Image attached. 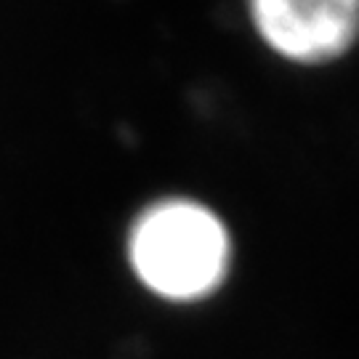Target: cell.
<instances>
[{"mask_svg":"<svg viewBox=\"0 0 359 359\" xmlns=\"http://www.w3.org/2000/svg\"><path fill=\"white\" fill-rule=\"evenodd\" d=\"M130 264L152 293L194 301L213 293L229 266V234L208 208L165 200L149 208L130 234Z\"/></svg>","mask_w":359,"mask_h":359,"instance_id":"cell-1","label":"cell"},{"mask_svg":"<svg viewBox=\"0 0 359 359\" xmlns=\"http://www.w3.org/2000/svg\"><path fill=\"white\" fill-rule=\"evenodd\" d=\"M261 38L293 62L320 65L359 38V0H250Z\"/></svg>","mask_w":359,"mask_h":359,"instance_id":"cell-2","label":"cell"}]
</instances>
